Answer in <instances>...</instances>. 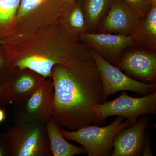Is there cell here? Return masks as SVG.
<instances>
[{"label": "cell", "mask_w": 156, "mask_h": 156, "mask_svg": "<svg viewBox=\"0 0 156 156\" xmlns=\"http://www.w3.org/2000/svg\"><path fill=\"white\" fill-rule=\"evenodd\" d=\"M53 98L51 117L59 126L71 131L99 125L94 108L104 102L100 73L93 59L72 69L53 68Z\"/></svg>", "instance_id": "obj_1"}, {"label": "cell", "mask_w": 156, "mask_h": 156, "mask_svg": "<svg viewBox=\"0 0 156 156\" xmlns=\"http://www.w3.org/2000/svg\"><path fill=\"white\" fill-rule=\"evenodd\" d=\"M3 47L11 64L19 71L31 70L44 79H52V70L56 65L72 69L92 59L87 46L58 23L15 47Z\"/></svg>", "instance_id": "obj_2"}, {"label": "cell", "mask_w": 156, "mask_h": 156, "mask_svg": "<svg viewBox=\"0 0 156 156\" xmlns=\"http://www.w3.org/2000/svg\"><path fill=\"white\" fill-rule=\"evenodd\" d=\"M63 11L61 0H21L12 34L0 43L13 47L48 27L58 23Z\"/></svg>", "instance_id": "obj_3"}, {"label": "cell", "mask_w": 156, "mask_h": 156, "mask_svg": "<svg viewBox=\"0 0 156 156\" xmlns=\"http://www.w3.org/2000/svg\"><path fill=\"white\" fill-rule=\"evenodd\" d=\"M46 122L14 121L6 132L10 156H51Z\"/></svg>", "instance_id": "obj_4"}, {"label": "cell", "mask_w": 156, "mask_h": 156, "mask_svg": "<svg viewBox=\"0 0 156 156\" xmlns=\"http://www.w3.org/2000/svg\"><path fill=\"white\" fill-rule=\"evenodd\" d=\"M118 116L111 124L99 127L88 126L75 131H67L60 128L66 139L80 144L89 156L110 155L112 150V143L115 136L121 130L130 127L136 121Z\"/></svg>", "instance_id": "obj_5"}, {"label": "cell", "mask_w": 156, "mask_h": 156, "mask_svg": "<svg viewBox=\"0 0 156 156\" xmlns=\"http://www.w3.org/2000/svg\"><path fill=\"white\" fill-rule=\"evenodd\" d=\"M94 112L100 125L114 115L136 121L140 116L156 113V91L140 98L131 97L124 91L114 100L95 106Z\"/></svg>", "instance_id": "obj_6"}, {"label": "cell", "mask_w": 156, "mask_h": 156, "mask_svg": "<svg viewBox=\"0 0 156 156\" xmlns=\"http://www.w3.org/2000/svg\"><path fill=\"white\" fill-rule=\"evenodd\" d=\"M89 52L100 73L104 102L110 95L119 91H130L142 95L156 91V84L145 83L134 80L107 61L95 50L90 49Z\"/></svg>", "instance_id": "obj_7"}, {"label": "cell", "mask_w": 156, "mask_h": 156, "mask_svg": "<svg viewBox=\"0 0 156 156\" xmlns=\"http://www.w3.org/2000/svg\"><path fill=\"white\" fill-rule=\"evenodd\" d=\"M53 94V81L45 79L26 100L15 106L14 121H41L47 122L51 118Z\"/></svg>", "instance_id": "obj_8"}, {"label": "cell", "mask_w": 156, "mask_h": 156, "mask_svg": "<svg viewBox=\"0 0 156 156\" xmlns=\"http://www.w3.org/2000/svg\"><path fill=\"white\" fill-rule=\"evenodd\" d=\"M128 76L145 83L156 84V52L134 49L122 53L117 66Z\"/></svg>", "instance_id": "obj_9"}, {"label": "cell", "mask_w": 156, "mask_h": 156, "mask_svg": "<svg viewBox=\"0 0 156 156\" xmlns=\"http://www.w3.org/2000/svg\"><path fill=\"white\" fill-rule=\"evenodd\" d=\"M80 39L87 47L96 51L116 67L124 50L137 46L131 36L121 34L88 32L81 36Z\"/></svg>", "instance_id": "obj_10"}, {"label": "cell", "mask_w": 156, "mask_h": 156, "mask_svg": "<svg viewBox=\"0 0 156 156\" xmlns=\"http://www.w3.org/2000/svg\"><path fill=\"white\" fill-rule=\"evenodd\" d=\"M140 20L124 0H112L106 15L98 28V32L131 36Z\"/></svg>", "instance_id": "obj_11"}, {"label": "cell", "mask_w": 156, "mask_h": 156, "mask_svg": "<svg viewBox=\"0 0 156 156\" xmlns=\"http://www.w3.org/2000/svg\"><path fill=\"white\" fill-rule=\"evenodd\" d=\"M150 123L147 115L140 116L130 127L123 128L113 140L112 156H142L144 135Z\"/></svg>", "instance_id": "obj_12"}, {"label": "cell", "mask_w": 156, "mask_h": 156, "mask_svg": "<svg viewBox=\"0 0 156 156\" xmlns=\"http://www.w3.org/2000/svg\"><path fill=\"white\" fill-rule=\"evenodd\" d=\"M45 79L29 69L17 72L3 83L11 104L15 106L26 100Z\"/></svg>", "instance_id": "obj_13"}, {"label": "cell", "mask_w": 156, "mask_h": 156, "mask_svg": "<svg viewBox=\"0 0 156 156\" xmlns=\"http://www.w3.org/2000/svg\"><path fill=\"white\" fill-rule=\"evenodd\" d=\"M83 0H77L75 4L62 11L58 24L76 38L88 33L87 21L82 5Z\"/></svg>", "instance_id": "obj_14"}, {"label": "cell", "mask_w": 156, "mask_h": 156, "mask_svg": "<svg viewBox=\"0 0 156 156\" xmlns=\"http://www.w3.org/2000/svg\"><path fill=\"white\" fill-rule=\"evenodd\" d=\"M58 127L51 117L46 122V130L52 155L73 156L87 154L83 147L76 146L67 141L62 134Z\"/></svg>", "instance_id": "obj_15"}, {"label": "cell", "mask_w": 156, "mask_h": 156, "mask_svg": "<svg viewBox=\"0 0 156 156\" xmlns=\"http://www.w3.org/2000/svg\"><path fill=\"white\" fill-rule=\"evenodd\" d=\"M131 36L136 45L156 51V5H151L149 12L141 20Z\"/></svg>", "instance_id": "obj_16"}, {"label": "cell", "mask_w": 156, "mask_h": 156, "mask_svg": "<svg viewBox=\"0 0 156 156\" xmlns=\"http://www.w3.org/2000/svg\"><path fill=\"white\" fill-rule=\"evenodd\" d=\"M112 0H83L88 33L98 28L108 11Z\"/></svg>", "instance_id": "obj_17"}, {"label": "cell", "mask_w": 156, "mask_h": 156, "mask_svg": "<svg viewBox=\"0 0 156 156\" xmlns=\"http://www.w3.org/2000/svg\"><path fill=\"white\" fill-rule=\"evenodd\" d=\"M21 0H0V43L13 33Z\"/></svg>", "instance_id": "obj_18"}, {"label": "cell", "mask_w": 156, "mask_h": 156, "mask_svg": "<svg viewBox=\"0 0 156 156\" xmlns=\"http://www.w3.org/2000/svg\"><path fill=\"white\" fill-rule=\"evenodd\" d=\"M18 70L11 64L5 48L0 45V83H3Z\"/></svg>", "instance_id": "obj_19"}, {"label": "cell", "mask_w": 156, "mask_h": 156, "mask_svg": "<svg viewBox=\"0 0 156 156\" xmlns=\"http://www.w3.org/2000/svg\"><path fill=\"white\" fill-rule=\"evenodd\" d=\"M132 8L141 20L147 16L151 10L150 0H124Z\"/></svg>", "instance_id": "obj_20"}, {"label": "cell", "mask_w": 156, "mask_h": 156, "mask_svg": "<svg viewBox=\"0 0 156 156\" xmlns=\"http://www.w3.org/2000/svg\"><path fill=\"white\" fill-rule=\"evenodd\" d=\"M0 156H10L6 132L0 133Z\"/></svg>", "instance_id": "obj_21"}, {"label": "cell", "mask_w": 156, "mask_h": 156, "mask_svg": "<svg viewBox=\"0 0 156 156\" xmlns=\"http://www.w3.org/2000/svg\"><path fill=\"white\" fill-rule=\"evenodd\" d=\"M10 103L8 93L3 83H0V107L4 108Z\"/></svg>", "instance_id": "obj_22"}, {"label": "cell", "mask_w": 156, "mask_h": 156, "mask_svg": "<svg viewBox=\"0 0 156 156\" xmlns=\"http://www.w3.org/2000/svg\"><path fill=\"white\" fill-rule=\"evenodd\" d=\"M142 156H152L151 151L150 144L149 135L147 131H146L144 135V143L143 150Z\"/></svg>", "instance_id": "obj_23"}, {"label": "cell", "mask_w": 156, "mask_h": 156, "mask_svg": "<svg viewBox=\"0 0 156 156\" xmlns=\"http://www.w3.org/2000/svg\"><path fill=\"white\" fill-rule=\"evenodd\" d=\"M61 1L63 10L73 5L77 0H61Z\"/></svg>", "instance_id": "obj_24"}, {"label": "cell", "mask_w": 156, "mask_h": 156, "mask_svg": "<svg viewBox=\"0 0 156 156\" xmlns=\"http://www.w3.org/2000/svg\"><path fill=\"white\" fill-rule=\"evenodd\" d=\"M6 119L5 112L4 108L0 107V123L3 122Z\"/></svg>", "instance_id": "obj_25"}, {"label": "cell", "mask_w": 156, "mask_h": 156, "mask_svg": "<svg viewBox=\"0 0 156 156\" xmlns=\"http://www.w3.org/2000/svg\"><path fill=\"white\" fill-rule=\"evenodd\" d=\"M150 1L151 5H156V0H150Z\"/></svg>", "instance_id": "obj_26"}]
</instances>
